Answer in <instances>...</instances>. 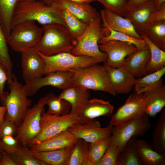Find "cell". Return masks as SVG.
Here are the masks:
<instances>
[{
    "instance_id": "cell-4",
    "label": "cell",
    "mask_w": 165,
    "mask_h": 165,
    "mask_svg": "<svg viewBox=\"0 0 165 165\" xmlns=\"http://www.w3.org/2000/svg\"><path fill=\"white\" fill-rule=\"evenodd\" d=\"M109 33L108 29L103 26L100 15L89 25L84 33L76 40L71 53L75 55L93 57L101 62H106L107 56L100 50L98 42L104 37L108 35Z\"/></svg>"
},
{
    "instance_id": "cell-24",
    "label": "cell",
    "mask_w": 165,
    "mask_h": 165,
    "mask_svg": "<svg viewBox=\"0 0 165 165\" xmlns=\"http://www.w3.org/2000/svg\"><path fill=\"white\" fill-rule=\"evenodd\" d=\"M90 96L89 90L80 86H72L63 90L58 96L69 103L70 113L77 114Z\"/></svg>"
},
{
    "instance_id": "cell-20",
    "label": "cell",
    "mask_w": 165,
    "mask_h": 165,
    "mask_svg": "<svg viewBox=\"0 0 165 165\" xmlns=\"http://www.w3.org/2000/svg\"><path fill=\"white\" fill-rule=\"evenodd\" d=\"M103 26L115 31L126 33L135 38L142 39L128 19L105 9L101 11Z\"/></svg>"
},
{
    "instance_id": "cell-39",
    "label": "cell",
    "mask_w": 165,
    "mask_h": 165,
    "mask_svg": "<svg viewBox=\"0 0 165 165\" xmlns=\"http://www.w3.org/2000/svg\"><path fill=\"white\" fill-rule=\"evenodd\" d=\"M6 38L0 25V63L8 71L9 77L8 81L12 79L13 64L10 56Z\"/></svg>"
},
{
    "instance_id": "cell-43",
    "label": "cell",
    "mask_w": 165,
    "mask_h": 165,
    "mask_svg": "<svg viewBox=\"0 0 165 165\" xmlns=\"http://www.w3.org/2000/svg\"><path fill=\"white\" fill-rule=\"evenodd\" d=\"M18 128L12 121L4 119L0 126V139L5 136H11L15 137Z\"/></svg>"
},
{
    "instance_id": "cell-7",
    "label": "cell",
    "mask_w": 165,
    "mask_h": 165,
    "mask_svg": "<svg viewBox=\"0 0 165 165\" xmlns=\"http://www.w3.org/2000/svg\"><path fill=\"white\" fill-rule=\"evenodd\" d=\"M78 123L79 120L77 114L69 112L66 115L61 116L44 112L41 118V132L36 138L29 141L27 147L31 148L33 145L67 130L72 125Z\"/></svg>"
},
{
    "instance_id": "cell-27",
    "label": "cell",
    "mask_w": 165,
    "mask_h": 165,
    "mask_svg": "<svg viewBox=\"0 0 165 165\" xmlns=\"http://www.w3.org/2000/svg\"><path fill=\"white\" fill-rule=\"evenodd\" d=\"M148 46L151 53L149 61L145 68L147 74L158 71L165 66V52L153 43L144 34L140 35Z\"/></svg>"
},
{
    "instance_id": "cell-16",
    "label": "cell",
    "mask_w": 165,
    "mask_h": 165,
    "mask_svg": "<svg viewBox=\"0 0 165 165\" xmlns=\"http://www.w3.org/2000/svg\"><path fill=\"white\" fill-rule=\"evenodd\" d=\"M156 11L153 2H149L128 11L124 17L131 22L137 32L140 35L157 22Z\"/></svg>"
},
{
    "instance_id": "cell-18",
    "label": "cell",
    "mask_w": 165,
    "mask_h": 165,
    "mask_svg": "<svg viewBox=\"0 0 165 165\" xmlns=\"http://www.w3.org/2000/svg\"><path fill=\"white\" fill-rule=\"evenodd\" d=\"M104 66L116 94H127L132 91L136 79L125 66L113 68Z\"/></svg>"
},
{
    "instance_id": "cell-45",
    "label": "cell",
    "mask_w": 165,
    "mask_h": 165,
    "mask_svg": "<svg viewBox=\"0 0 165 165\" xmlns=\"http://www.w3.org/2000/svg\"><path fill=\"white\" fill-rule=\"evenodd\" d=\"M155 0H130L127 2V8L129 11L135 7L149 2H154Z\"/></svg>"
},
{
    "instance_id": "cell-26",
    "label": "cell",
    "mask_w": 165,
    "mask_h": 165,
    "mask_svg": "<svg viewBox=\"0 0 165 165\" xmlns=\"http://www.w3.org/2000/svg\"><path fill=\"white\" fill-rule=\"evenodd\" d=\"M135 144L138 154L143 165H165V154L156 151L144 139L136 138Z\"/></svg>"
},
{
    "instance_id": "cell-3",
    "label": "cell",
    "mask_w": 165,
    "mask_h": 165,
    "mask_svg": "<svg viewBox=\"0 0 165 165\" xmlns=\"http://www.w3.org/2000/svg\"><path fill=\"white\" fill-rule=\"evenodd\" d=\"M7 84L10 92L5 91L0 100L2 105L6 108L4 119L12 121L18 127L31 105V101L27 98L24 85L19 82L14 74L12 80Z\"/></svg>"
},
{
    "instance_id": "cell-2",
    "label": "cell",
    "mask_w": 165,
    "mask_h": 165,
    "mask_svg": "<svg viewBox=\"0 0 165 165\" xmlns=\"http://www.w3.org/2000/svg\"><path fill=\"white\" fill-rule=\"evenodd\" d=\"M43 34L34 48L40 53L51 56L64 52L71 53L76 40L65 26L59 24L42 25Z\"/></svg>"
},
{
    "instance_id": "cell-35",
    "label": "cell",
    "mask_w": 165,
    "mask_h": 165,
    "mask_svg": "<svg viewBox=\"0 0 165 165\" xmlns=\"http://www.w3.org/2000/svg\"><path fill=\"white\" fill-rule=\"evenodd\" d=\"M143 33L156 46L165 51V20L154 23Z\"/></svg>"
},
{
    "instance_id": "cell-12",
    "label": "cell",
    "mask_w": 165,
    "mask_h": 165,
    "mask_svg": "<svg viewBox=\"0 0 165 165\" xmlns=\"http://www.w3.org/2000/svg\"><path fill=\"white\" fill-rule=\"evenodd\" d=\"M24 85L28 97L36 94L41 88L51 86L63 90L73 86V73L72 71H57L45 75Z\"/></svg>"
},
{
    "instance_id": "cell-21",
    "label": "cell",
    "mask_w": 165,
    "mask_h": 165,
    "mask_svg": "<svg viewBox=\"0 0 165 165\" xmlns=\"http://www.w3.org/2000/svg\"><path fill=\"white\" fill-rule=\"evenodd\" d=\"M150 56V51L148 46L126 57L124 66L136 79L140 78L147 74L145 66Z\"/></svg>"
},
{
    "instance_id": "cell-53",
    "label": "cell",
    "mask_w": 165,
    "mask_h": 165,
    "mask_svg": "<svg viewBox=\"0 0 165 165\" xmlns=\"http://www.w3.org/2000/svg\"></svg>"
},
{
    "instance_id": "cell-47",
    "label": "cell",
    "mask_w": 165,
    "mask_h": 165,
    "mask_svg": "<svg viewBox=\"0 0 165 165\" xmlns=\"http://www.w3.org/2000/svg\"><path fill=\"white\" fill-rule=\"evenodd\" d=\"M6 110V106H0V126L4 119Z\"/></svg>"
},
{
    "instance_id": "cell-49",
    "label": "cell",
    "mask_w": 165,
    "mask_h": 165,
    "mask_svg": "<svg viewBox=\"0 0 165 165\" xmlns=\"http://www.w3.org/2000/svg\"><path fill=\"white\" fill-rule=\"evenodd\" d=\"M70 1L78 2H83V3H90L91 2L95 0H66Z\"/></svg>"
},
{
    "instance_id": "cell-8",
    "label": "cell",
    "mask_w": 165,
    "mask_h": 165,
    "mask_svg": "<svg viewBox=\"0 0 165 165\" xmlns=\"http://www.w3.org/2000/svg\"><path fill=\"white\" fill-rule=\"evenodd\" d=\"M39 53L45 62V75L57 71H71L101 62L93 57L75 55L70 52H62L51 56Z\"/></svg>"
},
{
    "instance_id": "cell-11",
    "label": "cell",
    "mask_w": 165,
    "mask_h": 165,
    "mask_svg": "<svg viewBox=\"0 0 165 165\" xmlns=\"http://www.w3.org/2000/svg\"><path fill=\"white\" fill-rule=\"evenodd\" d=\"M145 107L144 95L134 91L112 116L109 124L114 126L138 118L145 114Z\"/></svg>"
},
{
    "instance_id": "cell-46",
    "label": "cell",
    "mask_w": 165,
    "mask_h": 165,
    "mask_svg": "<svg viewBox=\"0 0 165 165\" xmlns=\"http://www.w3.org/2000/svg\"><path fill=\"white\" fill-rule=\"evenodd\" d=\"M0 165H17L12 157L3 152L0 160Z\"/></svg>"
},
{
    "instance_id": "cell-36",
    "label": "cell",
    "mask_w": 165,
    "mask_h": 165,
    "mask_svg": "<svg viewBox=\"0 0 165 165\" xmlns=\"http://www.w3.org/2000/svg\"><path fill=\"white\" fill-rule=\"evenodd\" d=\"M107 28L109 31V34L101 39L99 41L98 44L110 40H115L131 43L139 49H143L148 46L145 41L143 38H137L126 33L115 31L110 28Z\"/></svg>"
},
{
    "instance_id": "cell-48",
    "label": "cell",
    "mask_w": 165,
    "mask_h": 165,
    "mask_svg": "<svg viewBox=\"0 0 165 165\" xmlns=\"http://www.w3.org/2000/svg\"><path fill=\"white\" fill-rule=\"evenodd\" d=\"M153 3L155 8L157 10L163 4L165 3V0H155Z\"/></svg>"
},
{
    "instance_id": "cell-50",
    "label": "cell",
    "mask_w": 165,
    "mask_h": 165,
    "mask_svg": "<svg viewBox=\"0 0 165 165\" xmlns=\"http://www.w3.org/2000/svg\"><path fill=\"white\" fill-rule=\"evenodd\" d=\"M21 0H20V1ZM41 0V1H42L43 2H44L47 5H49V6H50L52 4L53 0Z\"/></svg>"
},
{
    "instance_id": "cell-33",
    "label": "cell",
    "mask_w": 165,
    "mask_h": 165,
    "mask_svg": "<svg viewBox=\"0 0 165 165\" xmlns=\"http://www.w3.org/2000/svg\"><path fill=\"white\" fill-rule=\"evenodd\" d=\"M45 105L48 108L46 113L52 115H65L70 112L71 105L69 102L64 99H60L58 96L51 93L44 97Z\"/></svg>"
},
{
    "instance_id": "cell-15",
    "label": "cell",
    "mask_w": 165,
    "mask_h": 165,
    "mask_svg": "<svg viewBox=\"0 0 165 165\" xmlns=\"http://www.w3.org/2000/svg\"><path fill=\"white\" fill-rule=\"evenodd\" d=\"M20 53L22 76L25 83L42 77L45 64L39 53L34 48Z\"/></svg>"
},
{
    "instance_id": "cell-22",
    "label": "cell",
    "mask_w": 165,
    "mask_h": 165,
    "mask_svg": "<svg viewBox=\"0 0 165 165\" xmlns=\"http://www.w3.org/2000/svg\"><path fill=\"white\" fill-rule=\"evenodd\" d=\"M77 139L67 130L44 141L33 145L30 148L36 151L61 149L74 145Z\"/></svg>"
},
{
    "instance_id": "cell-5",
    "label": "cell",
    "mask_w": 165,
    "mask_h": 165,
    "mask_svg": "<svg viewBox=\"0 0 165 165\" xmlns=\"http://www.w3.org/2000/svg\"><path fill=\"white\" fill-rule=\"evenodd\" d=\"M71 71L73 73V86H80L95 91H103L114 96L116 94L104 65L97 63Z\"/></svg>"
},
{
    "instance_id": "cell-10",
    "label": "cell",
    "mask_w": 165,
    "mask_h": 165,
    "mask_svg": "<svg viewBox=\"0 0 165 165\" xmlns=\"http://www.w3.org/2000/svg\"><path fill=\"white\" fill-rule=\"evenodd\" d=\"M151 127L148 116L145 114L137 119L113 126L111 141L117 145L121 151L131 138L144 136Z\"/></svg>"
},
{
    "instance_id": "cell-38",
    "label": "cell",
    "mask_w": 165,
    "mask_h": 165,
    "mask_svg": "<svg viewBox=\"0 0 165 165\" xmlns=\"http://www.w3.org/2000/svg\"><path fill=\"white\" fill-rule=\"evenodd\" d=\"M28 148L21 146L10 156L17 165H47L31 154L28 151Z\"/></svg>"
},
{
    "instance_id": "cell-25",
    "label": "cell",
    "mask_w": 165,
    "mask_h": 165,
    "mask_svg": "<svg viewBox=\"0 0 165 165\" xmlns=\"http://www.w3.org/2000/svg\"><path fill=\"white\" fill-rule=\"evenodd\" d=\"M74 145L61 149L42 151H35L28 148V150L35 158L43 161L47 165H67Z\"/></svg>"
},
{
    "instance_id": "cell-44",
    "label": "cell",
    "mask_w": 165,
    "mask_h": 165,
    "mask_svg": "<svg viewBox=\"0 0 165 165\" xmlns=\"http://www.w3.org/2000/svg\"><path fill=\"white\" fill-rule=\"evenodd\" d=\"M8 72L5 67L0 63V100L3 98L5 86L9 80Z\"/></svg>"
},
{
    "instance_id": "cell-32",
    "label": "cell",
    "mask_w": 165,
    "mask_h": 165,
    "mask_svg": "<svg viewBox=\"0 0 165 165\" xmlns=\"http://www.w3.org/2000/svg\"><path fill=\"white\" fill-rule=\"evenodd\" d=\"M135 137L131 138L121 152L117 165H143L138 154Z\"/></svg>"
},
{
    "instance_id": "cell-41",
    "label": "cell",
    "mask_w": 165,
    "mask_h": 165,
    "mask_svg": "<svg viewBox=\"0 0 165 165\" xmlns=\"http://www.w3.org/2000/svg\"><path fill=\"white\" fill-rule=\"evenodd\" d=\"M101 2L105 9L123 17L127 15L128 10L127 2L125 0H95Z\"/></svg>"
},
{
    "instance_id": "cell-23",
    "label": "cell",
    "mask_w": 165,
    "mask_h": 165,
    "mask_svg": "<svg viewBox=\"0 0 165 165\" xmlns=\"http://www.w3.org/2000/svg\"><path fill=\"white\" fill-rule=\"evenodd\" d=\"M146 103L145 114L154 117L165 106V86L160 83L143 94Z\"/></svg>"
},
{
    "instance_id": "cell-1",
    "label": "cell",
    "mask_w": 165,
    "mask_h": 165,
    "mask_svg": "<svg viewBox=\"0 0 165 165\" xmlns=\"http://www.w3.org/2000/svg\"><path fill=\"white\" fill-rule=\"evenodd\" d=\"M26 20L37 21L42 25L59 24L67 28L64 21L56 8L52 4L48 5L41 0L20 1L13 15L11 30L19 23Z\"/></svg>"
},
{
    "instance_id": "cell-14",
    "label": "cell",
    "mask_w": 165,
    "mask_h": 165,
    "mask_svg": "<svg viewBox=\"0 0 165 165\" xmlns=\"http://www.w3.org/2000/svg\"><path fill=\"white\" fill-rule=\"evenodd\" d=\"M112 127L109 124L101 128L100 122L95 119L84 124L75 123L68 130L77 138L92 143L111 138Z\"/></svg>"
},
{
    "instance_id": "cell-51",
    "label": "cell",
    "mask_w": 165,
    "mask_h": 165,
    "mask_svg": "<svg viewBox=\"0 0 165 165\" xmlns=\"http://www.w3.org/2000/svg\"><path fill=\"white\" fill-rule=\"evenodd\" d=\"M3 152L2 150V149H1L0 146V160L1 159L2 156V155L3 153Z\"/></svg>"
},
{
    "instance_id": "cell-34",
    "label": "cell",
    "mask_w": 165,
    "mask_h": 165,
    "mask_svg": "<svg viewBox=\"0 0 165 165\" xmlns=\"http://www.w3.org/2000/svg\"><path fill=\"white\" fill-rule=\"evenodd\" d=\"M152 146L156 151L165 154V110L162 112L154 129Z\"/></svg>"
},
{
    "instance_id": "cell-42",
    "label": "cell",
    "mask_w": 165,
    "mask_h": 165,
    "mask_svg": "<svg viewBox=\"0 0 165 165\" xmlns=\"http://www.w3.org/2000/svg\"><path fill=\"white\" fill-rule=\"evenodd\" d=\"M0 146L4 152L10 156L21 146L19 141L11 136H5L0 139Z\"/></svg>"
},
{
    "instance_id": "cell-40",
    "label": "cell",
    "mask_w": 165,
    "mask_h": 165,
    "mask_svg": "<svg viewBox=\"0 0 165 165\" xmlns=\"http://www.w3.org/2000/svg\"><path fill=\"white\" fill-rule=\"evenodd\" d=\"M121 152L119 147L111 141L104 154L96 165H117Z\"/></svg>"
},
{
    "instance_id": "cell-52",
    "label": "cell",
    "mask_w": 165,
    "mask_h": 165,
    "mask_svg": "<svg viewBox=\"0 0 165 165\" xmlns=\"http://www.w3.org/2000/svg\"><path fill=\"white\" fill-rule=\"evenodd\" d=\"M126 2H128L130 0H125Z\"/></svg>"
},
{
    "instance_id": "cell-17",
    "label": "cell",
    "mask_w": 165,
    "mask_h": 165,
    "mask_svg": "<svg viewBox=\"0 0 165 165\" xmlns=\"http://www.w3.org/2000/svg\"><path fill=\"white\" fill-rule=\"evenodd\" d=\"M113 109L109 102L94 98L88 100L77 114L79 123L84 124L100 116H111Z\"/></svg>"
},
{
    "instance_id": "cell-37",
    "label": "cell",
    "mask_w": 165,
    "mask_h": 165,
    "mask_svg": "<svg viewBox=\"0 0 165 165\" xmlns=\"http://www.w3.org/2000/svg\"><path fill=\"white\" fill-rule=\"evenodd\" d=\"M112 139L111 136L96 142L89 143L88 156L91 165H96L105 152Z\"/></svg>"
},
{
    "instance_id": "cell-31",
    "label": "cell",
    "mask_w": 165,
    "mask_h": 165,
    "mask_svg": "<svg viewBox=\"0 0 165 165\" xmlns=\"http://www.w3.org/2000/svg\"><path fill=\"white\" fill-rule=\"evenodd\" d=\"M89 143L78 139L68 160L67 165H91L88 156Z\"/></svg>"
},
{
    "instance_id": "cell-9",
    "label": "cell",
    "mask_w": 165,
    "mask_h": 165,
    "mask_svg": "<svg viewBox=\"0 0 165 165\" xmlns=\"http://www.w3.org/2000/svg\"><path fill=\"white\" fill-rule=\"evenodd\" d=\"M45 105L44 97H42L36 104L28 109L15 137L21 146L27 147L29 141L41 132L40 119L42 114L45 112Z\"/></svg>"
},
{
    "instance_id": "cell-13",
    "label": "cell",
    "mask_w": 165,
    "mask_h": 165,
    "mask_svg": "<svg viewBox=\"0 0 165 165\" xmlns=\"http://www.w3.org/2000/svg\"><path fill=\"white\" fill-rule=\"evenodd\" d=\"M98 47L100 50L107 56L104 65L113 68L123 66L126 57L139 50L131 43L115 40L101 43Z\"/></svg>"
},
{
    "instance_id": "cell-30",
    "label": "cell",
    "mask_w": 165,
    "mask_h": 165,
    "mask_svg": "<svg viewBox=\"0 0 165 165\" xmlns=\"http://www.w3.org/2000/svg\"><path fill=\"white\" fill-rule=\"evenodd\" d=\"M165 74V67L154 72L147 74L143 77L136 79L134 87L135 91L143 94L162 82V77Z\"/></svg>"
},
{
    "instance_id": "cell-19",
    "label": "cell",
    "mask_w": 165,
    "mask_h": 165,
    "mask_svg": "<svg viewBox=\"0 0 165 165\" xmlns=\"http://www.w3.org/2000/svg\"><path fill=\"white\" fill-rule=\"evenodd\" d=\"M52 4L67 10L88 25L100 15L95 8L88 3L73 2L66 0H53Z\"/></svg>"
},
{
    "instance_id": "cell-28",
    "label": "cell",
    "mask_w": 165,
    "mask_h": 165,
    "mask_svg": "<svg viewBox=\"0 0 165 165\" xmlns=\"http://www.w3.org/2000/svg\"><path fill=\"white\" fill-rule=\"evenodd\" d=\"M20 1L0 0V25L7 39L10 34L13 15Z\"/></svg>"
},
{
    "instance_id": "cell-6",
    "label": "cell",
    "mask_w": 165,
    "mask_h": 165,
    "mask_svg": "<svg viewBox=\"0 0 165 165\" xmlns=\"http://www.w3.org/2000/svg\"><path fill=\"white\" fill-rule=\"evenodd\" d=\"M35 22L25 21L19 23L11 29L7 41L13 50L21 53L34 48L38 43L42 37L43 30Z\"/></svg>"
},
{
    "instance_id": "cell-29",
    "label": "cell",
    "mask_w": 165,
    "mask_h": 165,
    "mask_svg": "<svg viewBox=\"0 0 165 165\" xmlns=\"http://www.w3.org/2000/svg\"><path fill=\"white\" fill-rule=\"evenodd\" d=\"M54 6L64 21L67 28L74 38L76 40L85 31L89 25L82 22L67 10Z\"/></svg>"
}]
</instances>
